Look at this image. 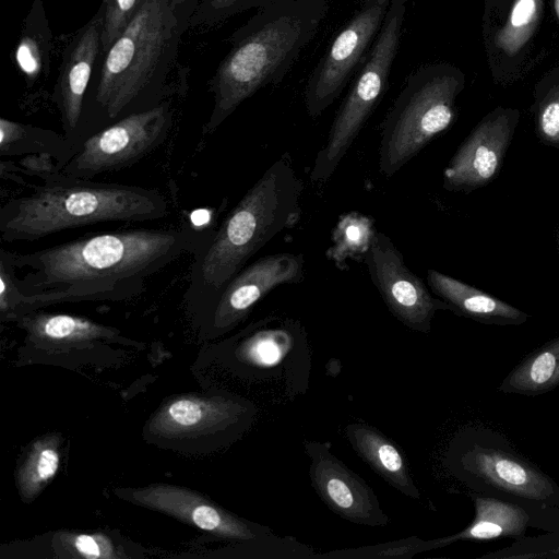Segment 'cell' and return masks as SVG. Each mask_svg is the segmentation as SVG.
Listing matches in <instances>:
<instances>
[{
    "label": "cell",
    "mask_w": 559,
    "mask_h": 559,
    "mask_svg": "<svg viewBox=\"0 0 559 559\" xmlns=\"http://www.w3.org/2000/svg\"><path fill=\"white\" fill-rule=\"evenodd\" d=\"M457 81L436 66L416 69L388 111L381 128L379 170L394 176L453 121Z\"/></svg>",
    "instance_id": "52a82bcc"
},
{
    "label": "cell",
    "mask_w": 559,
    "mask_h": 559,
    "mask_svg": "<svg viewBox=\"0 0 559 559\" xmlns=\"http://www.w3.org/2000/svg\"><path fill=\"white\" fill-rule=\"evenodd\" d=\"M185 32L167 0H146L109 49L100 51L84 102L79 140L86 126L98 131L164 100L166 79Z\"/></svg>",
    "instance_id": "7a4b0ae2"
},
{
    "label": "cell",
    "mask_w": 559,
    "mask_h": 559,
    "mask_svg": "<svg viewBox=\"0 0 559 559\" xmlns=\"http://www.w3.org/2000/svg\"><path fill=\"white\" fill-rule=\"evenodd\" d=\"M304 448L309 459L311 485L330 510L356 524L391 523L372 488L331 452L330 442L305 440Z\"/></svg>",
    "instance_id": "7c38bea8"
},
{
    "label": "cell",
    "mask_w": 559,
    "mask_h": 559,
    "mask_svg": "<svg viewBox=\"0 0 559 559\" xmlns=\"http://www.w3.org/2000/svg\"><path fill=\"white\" fill-rule=\"evenodd\" d=\"M76 148L64 134L3 117L0 119L1 156L50 154L63 166Z\"/></svg>",
    "instance_id": "7402d4cb"
},
{
    "label": "cell",
    "mask_w": 559,
    "mask_h": 559,
    "mask_svg": "<svg viewBox=\"0 0 559 559\" xmlns=\"http://www.w3.org/2000/svg\"><path fill=\"white\" fill-rule=\"evenodd\" d=\"M535 12L534 0H519L511 13L512 25L520 27L531 22Z\"/></svg>",
    "instance_id": "1f68e13d"
},
{
    "label": "cell",
    "mask_w": 559,
    "mask_h": 559,
    "mask_svg": "<svg viewBox=\"0 0 559 559\" xmlns=\"http://www.w3.org/2000/svg\"><path fill=\"white\" fill-rule=\"evenodd\" d=\"M29 338L39 345L69 347L111 337L116 331L90 319L48 312H27L21 316Z\"/></svg>",
    "instance_id": "ffe728a7"
},
{
    "label": "cell",
    "mask_w": 559,
    "mask_h": 559,
    "mask_svg": "<svg viewBox=\"0 0 559 559\" xmlns=\"http://www.w3.org/2000/svg\"><path fill=\"white\" fill-rule=\"evenodd\" d=\"M345 436L355 452L386 483L411 499H419L407 461L390 438L364 423L347 425Z\"/></svg>",
    "instance_id": "d6986e66"
},
{
    "label": "cell",
    "mask_w": 559,
    "mask_h": 559,
    "mask_svg": "<svg viewBox=\"0 0 559 559\" xmlns=\"http://www.w3.org/2000/svg\"><path fill=\"white\" fill-rule=\"evenodd\" d=\"M282 0H202L192 15L190 26L222 22L250 9H260Z\"/></svg>",
    "instance_id": "83f0119b"
},
{
    "label": "cell",
    "mask_w": 559,
    "mask_h": 559,
    "mask_svg": "<svg viewBox=\"0 0 559 559\" xmlns=\"http://www.w3.org/2000/svg\"><path fill=\"white\" fill-rule=\"evenodd\" d=\"M302 254L275 253L241 269L210 304L212 326L225 332L242 321L252 308L272 289L304 280Z\"/></svg>",
    "instance_id": "4fadbf2b"
},
{
    "label": "cell",
    "mask_w": 559,
    "mask_h": 559,
    "mask_svg": "<svg viewBox=\"0 0 559 559\" xmlns=\"http://www.w3.org/2000/svg\"><path fill=\"white\" fill-rule=\"evenodd\" d=\"M373 219L358 212L343 214L333 231L326 257L340 269L348 259L366 255L376 235Z\"/></svg>",
    "instance_id": "cb8c5ba5"
},
{
    "label": "cell",
    "mask_w": 559,
    "mask_h": 559,
    "mask_svg": "<svg viewBox=\"0 0 559 559\" xmlns=\"http://www.w3.org/2000/svg\"><path fill=\"white\" fill-rule=\"evenodd\" d=\"M512 127L504 116L480 123L462 143L443 171V188L472 191L491 181L511 141Z\"/></svg>",
    "instance_id": "2e32d148"
},
{
    "label": "cell",
    "mask_w": 559,
    "mask_h": 559,
    "mask_svg": "<svg viewBox=\"0 0 559 559\" xmlns=\"http://www.w3.org/2000/svg\"><path fill=\"white\" fill-rule=\"evenodd\" d=\"M63 542L66 545H70L72 551L80 557L94 559L115 557L112 544L107 537L99 534H79Z\"/></svg>",
    "instance_id": "f1b7e54d"
},
{
    "label": "cell",
    "mask_w": 559,
    "mask_h": 559,
    "mask_svg": "<svg viewBox=\"0 0 559 559\" xmlns=\"http://www.w3.org/2000/svg\"><path fill=\"white\" fill-rule=\"evenodd\" d=\"M201 1L202 0H167L185 29L190 26L191 17L195 13Z\"/></svg>",
    "instance_id": "4dcf8cb0"
},
{
    "label": "cell",
    "mask_w": 559,
    "mask_h": 559,
    "mask_svg": "<svg viewBox=\"0 0 559 559\" xmlns=\"http://www.w3.org/2000/svg\"><path fill=\"white\" fill-rule=\"evenodd\" d=\"M211 234L194 227L129 228L32 252L2 248L0 309L22 316L61 302L132 298L150 277L193 257Z\"/></svg>",
    "instance_id": "6da1fadb"
},
{
    "label": "cell",
    "mask_w": 559,
    "mask_h": 559,
    "mask_svg": "<svg viewBox=\"0 0 559 559\" xmlns=\"http://www.w3.org/2000/svg\"><path fill=\"white\" fill-rule=\"evenodd\" d=\"M20 170L36 176L43 181L61 174L62 164L50 154H32L23 156L17 163Z\"/></svg>",
    "instance_id": "f546056e"
},
{
    "label": "cell",
    "mask_w": 559,
    "mask_h": 559,
    "mask_svg": "<svg viewBox=\"0 0 559 559\" xmlns=\"http://www.w3.org/2000/svg\"><path fill=\"white\" fill-rule=\"evenodd\" d=\"M453 468L473 491L530 509H559V485L492 428L473 427L460 437Z\"/></svg>",
    "instance_id": "8992f818"
},
{
    "label": "cell",
    "mask_w": 559,
    "mask_h": 559,
    "mask_svg": "<svg viewBox=\"0 0 559 559\" xmlns=\"http://www.w3.org/2000/svg\"><path fill=\"white\" fill-rule=\"evenodd\" d=\"M146 0H103L102 52L126 31Z\"/></svg>",
    "instance_id": "4316f807"
},
{
    "label": "cell",
    "mask_w": 559,
    "mask_h": 559,
    "mask_svg": "<svg viewBox=\"0 0 559 559\" xmlns=\"http://www.w3.org/2000/svg\"><path fill=\"white\" fill-rule=\"evenodd\" d=\"M442 548L440 539H421L417 536L374 545L314 554L313 559H412L416 555Z\"/></svg>",
    "instance_id": "484cf974"
},
{
    "label": "cell",
    "mask_w": 559,
    "mask_h": 559,
    "mask_svg": "<svg viewBox=\"0 0 559 559\" xmlns=\"http://www.w3.org/2000/svg\"><path fill=\"white\" fill-rule=\"evenodd\" d=\"M169 205L156 189L95 182L60 174L0 209L3 241H34L82 226L166 217Z\"/></svg>",
    "instance_id": "5b68a950"
},
{
    "label": "cell",
    "mask_w": 559,
    "mask_h": 559,
    "mask_svg": "<svg viewBox=\"0 0 559 559\" xmlns=\"http://www.w3.org/2000/svg\"><path fill=\"white\" fill-rule=\"evenodd\" d=\"M59 464V438L49 436L37 440L17 471L16 480L22 497L33 499L55 477Z\"/></svg>",
    "instance_id": "d4e9b609"
},
{
    "label": "cell",
    "mask_w": 559,
    "mask_h": 559,
    "mask_svg": "<svg viewBox=\"0 0 559 559\" xmlns=\"http://www.w3.org/2000/svg\"><path fill=\"white\" fill-rule=\"evenodd\" d=\"M245 408L221 396L186 395L165 404L152 418L150 432L164 439H183L213 433L234 424Z\"/></svg>",
    "instance_id": "e0dca14e"
},
{
    "label": "cell",
    "mask_w": 559,
    "mask_h": 559,
    "mask_svg": "<svg viewBox=\"0 0 559 559\" xmlns=\"http://www.w3.org/2000/svg\"><path fill=\"white\" fill-rule=\"evenodd\" d=\"M173 124L169 102L128 115L86 136L62 166L67 177L92 179L129 167L159 146Z\"/></svg>",
    "instance_id": "9c48e42d"
},
{
    "label": "cell",
    "mask_w": 559,
    "mask_h": 559,
    "mask_svg": "<svg viewBox=\"0 0 559 559\" xmlns=\"http://www.w3.org/2000/svg\"><path fill=\"white\" fill-rule=\"evenodd\" d=\"M102 32L103 10L99 7L67 44L52 94L64 135L76 147L86 93L102 51Z\"/></svg>",
    "instance_id": "9a60e30c"
},
{
    "label": "cell",
    "mask_w": 559,
    "mask_h": 559,
    "mask_svg": "<svg viewBox=\"0 0 559 559\" xmlns=\"http://www.w3.org/2000/svg\"><path fill=\"white\" fill-rule=\"evenodd\" d=\"M559 386V336L526 354L503 378L498 391L536 396Z\"/></svg>",
    "instance_id": "44dd1931"
},
{
    "label": "cell",
    "mask_w": 559,
    "mask_h": 559,
    "mask_svg": "<svg viewBox=\"0 0 559 559\" xmlns=\"http://www.w3.org/2000/svg\"><path fill=\"white\" fill-rule=\"evenodd\" d=\"M558 241H559V238H558Z\"/></svg>",
    "instance_id": "836d02e7"
},
{
    "label": "cell",
    "mask_w": 559,
    "mask_h": 559,
    "mask_svg": "<svg viewBox=\"0 0 559 559\" xmlns=\"http://www.w3.org/2000/svg\"><path fill=\"white\" fill-rule=\"evenodd\" d=\"M130 500L225 540L245 543L273 534L269 527L245 521L199 493L178 486L159 484L132 490Z\"/></svg>",
    "instance_id": "5bb4252c"
},
{
    "label": "cell",
    "mask_w": 559,
    "mask_h": 559,
    "mask_svg": "<svg viewBox=\"0 0 559 559\" xmlns=\"http://www.w3.org/2000/svg\"><path fill=\"white\" fill-rule=\"evenodd\" d=\"M408 0H390L382 26L342 102L328 140L310 173L312 182L330 179L373 112L397 55Z\"/></svg>",
    "instance_id": "ba28073f"
},
{
    "label": "cell",
    "mask_w": 559,
    "mask_h": 559,
    "mask_svg": "<svg viewBox=\"0 0 559 559\" xmlns=\"http://www.w3.org/2000/svg\"><path fill=\"white\" fill-rule=\"evenodd\" d=\"M302 181L283 154L193 255L189 294L209 304L248 260L300 216Z\"/></svg>",
    "instance_id": "277c9868"
},
{
    "label": "cell",
    "mask_w": 559,
    "mask_h": 559,
    "mask_svg": "<svg viewBox=\"0 0 559 559\" xmlns=\"http://www.w3.org/2000/svg\"><path fill=\"white\" fill-rule=\"evenodd\" d=\"M51 32L40 0L34 1L15 49L19 70L31 85L48 74Z\"/></svg>",
    "instance_id": "603a6c76"
},
{
    "label": "cell",
    "mask_w": 559,
    "mask_h": 559,
    "mask_svg": "<svg viewBox=\"0 0 559 559\" xmlns=\"http://www.w3.org/2000/svg\"><path fill=\"white\" fill-rule=\"evenodd\" d=\"M556 11H557V14L559 16V0H556Z\"/></svg>",
    "instance_id": "d6a6232c"
},
{
    "label": "cell",
    "mask_w": 559,
    "mask_h": 559,
    "mask_svg": "<svg viewBox=\"0 0 559 559\" xmlns=\"http://www.w3.org/2000/svg\"><path fill=\"white\" fill-rule=\"evenodd\" d=\"M427 282L432 292L460 316L498 325H518L528 319V314L520 309L436 270H428Z\"/></svg>",
    "instance_id": "ac0fdd59"
},
{
    "label": "cell",
    "mask_w": 559,
    "mask_h": 559,
    "mask_svg": "<svg viewBox=\"0 0 559 559\" xmlns=\"http://www.w3.org/2000/svg\"><path fill=\"white\" fill-rule=\"evenodd\" d=\"M330 0H282L258 9L229 37L230 49L210 81L211 134L248 98L280 83L320 28Z\"/></svg>",
    "instance_id": "3957f363"
},
{
    "label": "cell",
    "mask_w": 559,
    "mask_h": 559,
    "mask_svg": "<svg viewBox=\"0 0 559 559\" xmlns=\"http://www.w3.org/2000/svg\"><path fill=\"white\" fill-rule=\"evenodd\" d=\"M365 263L370 278L390 312L413 331L429 333L435 313L451 310L435 298L424 282L404 262L400 250L383 233L376 231Z\"/></svg>",
    "instance_id": "8fae6325"
},
{
    "label": "cell",
    "mask_w": 559,
    "mask_h": 559,
    "mask_svg": "<svg viewBox=\"0 0 559 559\" xmlns=\"http://www.w3.org/2000/svg\"><path fill=\"white\" fill-rule=\"evenodd\" d=\"M390 0H362L360 9L333 38L306 84L307 114L317 118L342 94L359 69L384 21Z\"/></svg>",
    "instance_id": "30bf717a"
}]
</instances>
